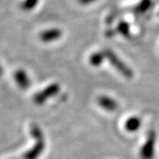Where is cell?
Masks as SVG:
<instances>
[{
    "mask_svg": "<svg viewBox=\"0 0 159 159\" xmlns=\"http://www.w3.org/2000/svg\"><path fill=\"white\" fill-rule=\"evenodd\" d=\"M103 53L105 55L106 59L111 64V66L116 70H118L124 77L127 79H131L134 77V71L125 62H123L111 50L105 49L103 51Z\"/></svg>",
    "mask_w": 159,
    "mask_h": 159,
    "instance_id": "cell-1",
    "label": "cell"
},
{
    "mask_svg": "<svg viewBox=\"0 0 159 159\" xmlns=\"http://www.w3.org/2000/svg\"><path fill=\"white\" fill-rule=\"evenodd\" d=\"M155 147H156V133L153 130L148 132L147 140L143 143L140 156L142 159H153L155 156Z\"/></svg>",
    "mask_w": 159,
    "mask_h": 159,
    "instance_id": "cell-2",
    "label": "cell"
},
{
    "mask_svg": "<svg viewBox=\"0 0 159 159\" xmlns=\"http://www.w3.org/2000/svg\"><path fill=\"white\" fill-rule=\"evenodd\" d=\"M97 103L100 107L104 109L105 111L112 112L119 108V104L114 99L107 96H100L97 98Z\"/></svg>",
    "mask_w": 159,
    "mask_h": 159,
    "instance_id": "cell-3",
    "label": "cell"
},
{
    "mask_svg": "<svg viewBox=\"0 0 159 159\" xmlns=\"http://www.w3.org/2000/svg\"><path fill=\"white\" fill-rule=\"evenodd\" d=\"M62 36V31L58 29H50L43 31L40 34V38L45 43L56 41Z\"/></svg>",
    "mask_w": 159,
    "mask_h": 159,
    "instance_id": "cell-4",
    "label": "cell"
},
{
    "mask_svg": "<svg viewBox=\"0 0 159 159\" xmlns=\"http://www.w3.org/2000/svg\"><path fill=\"white\" fill-rule=\"evenodd\" d=\"M141 125H142V119L139 117L133 116L126 119L125 123V128L129 133H134L140 129Z\"/></svg>",
    "mask_w": 159,
    "mask_h": 159,
    "instance_id": "cell-5",
    "label": "cell"
},
{
    "mask_svg": "<svg viewBox=\"0 0 159 159\" xmlns=\"http://www.w3.org/2000/svg\"><path fill=\"white\" fill-rule=\"evenodd\" d=\"M106 58L105 55L103 53V51H97V52H94L89 57V62L93 66H99L102 62L103 59Z\"/></svg>",
    "mask_w": 159,
    "mask_h": 159,
    "instance_id": "cell-6",
    "label": "cell"
},
{
    "mask_svg": "<svg viewBox=\"0 0 159 159\" xmlns=\"http://www.w3.org/2000/svg\"><path fill=\"white\" fill-rule=\"evenodd\" d=\"M37 3V0H27L26 2V8L30 9V8H33Z\"/></svg>",
    "mask_w": 159,
    "mask_h": 159,
    "instance_id": "cell-7",
    "label": "cell"
},
{
    "mask_svg": "<svg viewBox=\"0 0 159 159\" xmlns=\"http://www.w3.org/2000/svg\"><path fill=\"white\" fill-rule=\"evenodd\" d=\"M119 29H120V32L123 34H126L128 32V26L125 24V25H120L119 26Z\"/></svg>",
    "mask_w": 159,
    "mask_h": 159,
    "instance_id": "cell-8",
    "label": "cell"
},
{
    "mask_svg": "<svg viewBox=\"0 0 159 159\" xmlns=\"http://www.w3.org/2000/svg\"><path fill=\"white\" fill-rule=\"evenodd\" d=\"M95 1H97V0H78V2H79L80 4V5H83V6L89 5V4L95 2Z\"/></svg>",
    "mask_w": 159,
    "mask_h": 159,
    "instance_id": "cell-9",
    "label": "cell"
}]
</instances>
